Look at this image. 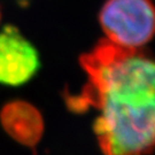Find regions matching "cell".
<instances>
[{"instance_id": "cell-1", "label": "cell", "mask_w": 155, "mask_h": 155, "mask_svg": "<svg viewBox=\"0 0 155 155\" xmlns=\"http://www.w3.org/2000/svg\"><path fill=\"white\" fill-rule=\"evenodd\" d=\"M87 82L72 109L93 106V131L104 155H148L154 148L155 66L143 48L106 38L79 58Z\"/></svg>"}, {"instance_id": "cell-2", "label": "cell", "mask_w": 155, "mask_h": 155, "mask_svg": "<svg viewBox=\"0 0 155 155\" xmlns=\"http://www.w3.org/2000/svg\"><path fill=\"white\" fill-rule=\"evenodd\" d=\"M98 18L106 39L124 48H143L154 35L152 0H106Z\"/></svg>"}, {"instance_id": "cell-3", "label": "cell", "mask_w": 155, "mask_h": 155, "mask_svg": "<svg viewBox=\"0 0 155 155\" xmlns=\"http://www.w3.org/2000/svg\"><path fill=\"white\" fill-rule=\"evenodd\" d=\"M40 58L37 48L20 31L7 24L0 30V84L20 86L38 72Z\"/></svg>"}, {"instance_id": "cell-4", "label": "cell", "mask_w": 155, "mask_h": 155, "mask_svg": "<svg viewBox=\"0 0 155 155\" xmlns=\"http://www.w3.org/2000/svg\"><path fill=\"white\" fill-rule=\"evenodd\" d=\"M0 124L18 144L35 150L43 138L45 122L40 111L28 101L13 100L0 109Z\"/></svg>"}, {"instance_id": "cell-5", "label": "cell", "mask_w": 155, "mask_h": 155, "mask_svg": "<svg viewBox=\"0 0 155 155\" xmlns=\"http://www.w3.org/2000/svg\"><path fill=\"white\" fill-rule=\"evenodd\" d=\"M0 18H1V9H0Z\"/></svg>"}]
</instances>
